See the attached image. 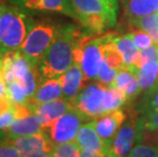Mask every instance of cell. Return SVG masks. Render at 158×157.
Instances as JSON below:
<instances>
[{
	"label": "cell",
	"instance_id": "20",
	"mask_svg": "<svg viewBox=\"0 0 158 157\" xmlns=\"http://www.w3.org/2000/svg\"><path fill=\"white\" fill-rule=\"evenodd\" d=\"M126 13L130 21L158 13V0H127Z\"/></svg>",
	"mask_w": 158,
	"mask_h": 157
},
{
	"label": "cell",
	"instance_id": "39",
	"mask_svg": "<svg viewBox=\"0 0 158 157\" xmlns=\"http://www.w3.org/2000/svg\"><path fill=\"white\" fill-rule=\"evenodd\" d=\"M157 83H158V72H157Z\"/></svg>",
	"mask_w": 158,
	"mask_h": 157
},
{
	"label": "cell",
	"instance_id": "36",
	"mask_svg": "<svg viewBox=\"0 0 158 157\" xmlns=\"http://www.w3.org/2000/svg\"><path fill=\"white\" fill-rule=\"evenodd\" d=\"M3 94H7V91H6V84L3 81H0V95Z\"/></svg>",
	"mask_w": 158,
	"mask_h": 157
},
{
	"label": "cell",
	"instance_id": "9",
	"mask_svg": "<svg viewBox=\"0 0 158 157\" xmlns=\"http://www.w3.org/2000/svg\"><path fill=\"white\" fill-rule=\"evenodd\" d=\"M22 157H52L54 144L46 133L10 140Z\"/></svg>",
	"mask_w": 158,
	"mask_h": 157
},
{
	"label": "cell",
	"instance_id": "35",
	"mask_svg": "<svg viewBox=\"0 0 158 157\" xmlns=\"http://www.w3.org/2000/svg\"><path fill=\"white\" fill-rule=\"evenodd\" d=\"M81 157H107V156L106 154H103V153H88V152L82 151Z\"/></svg>",
	"mask_w": 158,
	"mask_h": 157
},
{
	"label": "cell",
	"instance_id": "28",
	"mask_svg": "<svg viewBox=\"0 0 158 157\" xmlns=\"http://www.w3.org/2000/svg\"><path fill=\"white\" fill-rule=\"evenodd\" d=\"M150 61L158 62V45L155 43L150 47L140 50V57L137 62V68H142Z\"/></svg>",
	"mask_w": 158,
	"mask_h": 157
},
{
	"label": "cell",
	"instance_id": "13",
	"mask_svg": "<svg viewBox=\"0 0 158 157\" xmlns=\"http://www.w3.org/2000/svg\"><path fill=\"white\" fill-rule=\"evenodd\" d=\"M33 106H34V113L38 116L42 123L43 133H46L56 119H58L73 107L72 104L65 101L63 98L56 99L51 102L42 103V104H37L33 102Z\"/></svg>",
	"mask_w": 158,
	"mask_h": 157
},
{
	"label": "cell",
	"instance_id": "23",
	"mask_svg": "<svg viewBox=\"0 0 158 157\" xmlns=\"http://www.w3.org/2000/svg\"><path fill=\"white\" fill-rule=\"evenodd\" d=\"M127 102V97L120 90L113 86L106 87L105 99H104V107H105L106 113L120 109L126 105Z\"/></svg>",
	"mask_w": 158,
	"mask_h": 157
},
{
	"label": "cell",
	"instance_id": "30",
	"mask_svg": "<svg viewBox=\"0 0 158 157\" xmlns=\"http://www.w3.org/2000/svg\"><path fill=\"white\" fill-rule=\"evenodd\" d=\"M129 157H158V150L148 145L137 144Z\"/></svg>",
	"mask_w": 158,
	"mask_h": 157
},
{
	"label": "cell",
	"instance_id": "11",
	"mask_svg": "<svg viewBox=\"0 0 158 157\" xmlns=\"http://www.w3.org/2000/svg\"><path fill=\"white\" fill-rule=\"evenodd\" d=\"M126 121L127 114L122 108L105 113L93 119L96 132L106 145L107 149H109V147L111 146L117 132Z\"/></svg>",
	"mask_w": 158,
	"mask_h": 157
},
{
	"label": "cell",
	"instance_id": "14",
	"mask_svg": "<svg viewBox=\"0 0 158 157\" xmlns=\"http://www.w3.org/2000/svg\"><path fill=\"white\" fill-rule=\"evenodd\" d=\"M59 79L62 87V98L72 104L86 86L80 64L73 62Z\"/></svg>",
	"mask_w": 158,
	"mask_h": 157
},
{
	"label": "cell",
	"instance_id": "24",
	"mask_svg": "<svg viewBox=\"0 0 158 157\" xmlns=\"http://www.w3.org/2000/svg\"><path fill=\"white\" fill-rule=\"evenodd\" d=\"M135 110H137V112L140 114L150 110L158 111V83H156L152 90L144 93V95L136 103Z\"/></svg>",
	"mask_w": 158,
	"mask_h": 157
},
{
	"label": "cell",
	"instance_id": "37",
	"mask_svg": "<svg viewBox=\"0 0 158 157\" xmlns=\"http://www.w3.org/2000/svg\"><path fill=\"white\" fill-rule=\"evenodd\" d=\"M2 65H3V56L0 54V78H1V72H2Z\"/></svg>",
	"mask_w": 158,
	"mask_h": 157
},
{
	"label": "cell",
	"instance_id": "16",
	"mask_svg": "<svg viewBox=\"0 0 158 157\" xmlns=\"http://www.w3.org/2000/svg\"><path fill=\"white\" fill-rule=\"evenodd\" d=\"M76 142L78 143L82 151L88 153H103L107 154L106 145L104 144L102 139L97 134L95 126H94L93 119L88 122L84 123L81 126L78 135H77Z\"/></svg>",
	"mask_w": 158,
	"mask_h": 157
},
{
	"label": "cell",
	"instance_id": "32",
	"mask_svg": "<svg viewBox=\"0 0 158 157\" xmlns=\"http://www.w3.org/2000/svg\"><path fill=\"white\" fill-rule=\"evenodd\" d=\"M15 109L0 115V131L3 132L5 129H7L11 125V122L15 121Z\"/></svg>",
	"mask_w": 158,
	"mask_h": 157
},
{
	"label": "cell",
	"instance_id": "5",
	"mask_svg": "<svg viewBox=\"0 0 158 157\" xmlns=\"http://www.w3.org/2000/svg\"><path fill=\"white\" fill-rule=\"evenodd\" d=\"M78 15V22L85 30L94 34H102L116 24L117 13L102 0H70Z\"/></svg>",
	"mask_w": 158,
	"mask_h": 157
},
{
	"label": "cell",
	"instance_id": "8",
	"mask_svg": "<svg viewBox=\"0 0 158 157\" xmlns=\"http://www.w3.org/2000/svg\"><path fill=\"white\" fill-rule=\"evenodd\" d=\"M25 12H57L78 21L70 0H7Z\"/></svg>",
	"mask_w": 158,
	"mask_h": 157
},
{
	"label": "cell",
	"instance_id": "18",
	"mask_svg": "<svg viewBox=\"0 0 158 157\" xmlns=\"http://www.w3.org/2000/svg\"><path fill=\"white\" fill-rule=\"evenodd\" d=\"M112 42L117 51L122 55L124 66H137V62L140 57V50L137 48L134 42V36L132 33L123 36L114 35Z\"/></svg>",
	"mask_w": 158,
	"mask_h": 157
},
{
	"label": "cell",
	"instance_id": "29",
	"mask_svg": "<svg viewBox=\"0 0 158 157\" xmlns=\"http://www.w3.org/2000/svg\"><path fill=\"white\" fill-rule=\"evenodd\" d=\"M131 32H132V34L134 36V42H135L137 48L139 50L148 48L151 45L154 44L152 38L146 32L142 31V30L134 28Z\"/></svg>",
	"mask_w": 158,
	"mask_h": 157
},
{
	"label": "cell",
	"instance_id": "17",
	"mask_svg": "<svg viewBox=\"0 0 158 157\" xmlns=\"http://www.w3.org/2000/svg\"><path fill=\"white\" fill-rule=\"evenodd\" d=\"M43 126L39 118L35 113L25 116L23 118L15 119L11 125L3 131L4 136L7 140H15L23 137H28L35 134L42 133Z\"/></svg>",
	"mask_w": 158,
	"mask_h": 157
},
{
	"label": "cell",
	"instance_id": "25",
	"mask_svg": "<svg viewBox=\"0 0 158 157\" xmlns=\"http://www.w3.org/2000/svg\"><path fill=\"white\" fill-rule=\"evenodd\" d=\"M81 150L77 142L62 143L54 146L52 152V157H81Z\"/></svg>",
	"mask_w": 158,
	"mask_h": 157
},
{
	"label": "cell",
	"instance_id": "34",
	"mask_svg": "<svg viewBox=\"0 0 158 157\" xmlns=\"http://www.w3.org/2000/svg\"><path fill=\"white\" fill-rule=\"evenodd\" d=\"M102 1L105 3L111 10L117 13V10H118V1H117V0H102Z\"/></svg>",
	"mask_w": 158,
	"mask_h": 157
},
{
	"label": "cell",
	"instance_id": "22",
	"mask_svg": "<svg viewBox=\"0 0 158 157\" xmlns=\"http://www.w3.org/2000/svg\"><path fill=\"white\" fill-rule=\"evenodd\" d=\"M130 24L134 28L146 32L152 38L153 42L158 45V13L132 19L130 21Z\"/></svg>",
	"mask_w": 158,
	"mask_h": 157
},
{
	"label": "cell",
	"instance_id": "10",
	"mask_svg": "<svg viewBox=\"0 0 158 157\" xmlns=\"http://www.w3.org/2000/svg\"><path fill=\"white\" fill-rule=\"evenodd\" d=\"M135 116L127 119L117 132L111 146L109 147L107 157H129L133 147L137 143V125Z\"/></svg>",
	"mask_w": 158,
	"mask_h": 157
},
{
	"label": "cell",
	"instance_id": "26",
	"mask_svg": "<svg viewBox=\"0 0 158 157\" xmlns=\"http://www.w3.org/2000/svg\"><path fill=\"white\" fill-rule=\"evenodd\" d=\"M6 91H7V96L10 98L13 104H23L29 100L23 87L18 81L6 84Z\"/></svg>",
	"mask_w": 158,
	"mask_h": 157
},
{
	"label": "cell",
	"instance_id": "1",
	"mask_svg": "<svg viewBox=\"0 0 158 157\" xmlns=\"http://www.w3.org/2000/svg\"><path fill=\"white\" fill-rule=\"evenodd\" d=\"M81 30L73 25L59 26L54 41L40 62L43 80L60 78L73 63V49Z\"/></svg>",
	"mask_w": 158,
	"mask_h": 157
},
{
	"label": "cell",
	"instance_id": "2",
	"mask_svg": "<svg viewBox=\"0 0 158 157\" xmlns=\"http://www.w3.org/2000/svg\"><path fill=\"white\" fill-rule=\"evenodd\" d=\"M96 35L87 30L81 31L73 49V62L80 64L85 83L96 82L104 62V43L107 34Z\"/></svg>",
	"mask_w": 158,
	"mask_h": 157
},
{
	"label": "cell",
	"instance_id": "15",
	"mask_svg": "<svg viewBox=\"0 0 158 157\" xmlns=\"http://www.w3.org/2000/svg\"><path fill=\"white\" fill-rule=\"evenodd\" d=\"M138 69L136 65L124 66L117 72L116 78L114 80L113 87L120 90L127 97V102L134 101L141 93V88L138 79Z\"/></svg>",
	"mask_w": 158,
	"mask_h": 157
},
{
	"label": "cell",
	"instance_id": "31",
	"mask_svg": "<svg viewBox=\"0 0 158 157\" xmlns=\"http://www.w3.org/2000/svg\"><path fill=\"white\" fill-rule=\"evenodd\" d=\"M0 157H22V155L9 140H0Z\"/></svg>",
	"mask_w": 158,
	"mask_h": 157
},
{
	"label": "cell",
	"instance_id": "4",
	"mask_svg": "<svg viewBox=\"0 0 158 157\" xmlns=\"http://www.w3.org/2000/svg\"><path fill=\"white\" fill-rule=\"evenodd\" d=\"M59 26L48 19H31L29 31L19 51L34 65L39 66L42 58L54 41Z\"/></svg>",
	"mask_w": 158,
	"mask_h": 157
},
{
	"label": "cell",
	"instance_id": "3",
	"mask_svg": "<svg viewBox=\"0 0 158 157\" xmlns=\"http://www.w3.org/2000/svg\"><path fill=\"white\" fill-rule=\"evenodd\" d=\"M31 19L16 6L3 3L0 16V54L21 49L29 31Z\"/></svg>",
	"mask_w": 158,
	"mask_h": 157
},
{
	"label": "cell",
	"instance_id": "19",
	"mask_svg": "<svg viewBox=\"0 0 158 157\" xmlns=\"http://www.w3.org/2000/svg\"><path fill=\"white\" fill-rule=\"evenodd\" d=\"M62 98V87L59 78L43 80L31 99L37 104H42Z\"/></svg>",
	"mask_w": 158,
	"mask_h": 157
},
{
	"label": "cell",
	"instance_id": "38",
	"mask_svg": "<svg viewBox=\"0 0 158 157\" xmlns=\"http://www.w3.org/2000/svg\"><path fill=\"white\" fill-rule=\"evenodd\" d=\"M2 8H3V3L0 1V16H1V13H2Z\"/></svg>",
	"mask_w": 158,
	"mask_h": 157
},
{
	"label": "cell",
	"instance_id": "21",
	"mask_svg": "<svg viewBox=\"0 0 158 157\" xmlns=\"http://www.w3.org/2000/svg\"><path fill=\"white\" fill-rule=\"evenodd\" d=\"M158 62L150 61L138 69V79L141 91L146 93L152 90L157 83Z\"/></svg>",
	"mask_w": 158,
	"mask_h": 157
},
{
	"label": "cell",
	"instance_id": "40",
	"mask_svg": "<svg viewBox=\"0 0 158 157\" xmlns=\"http://www.w3.org/2000/svg\"><path fill=\"white\" fill-rule=\"evenodd\" d=\"M157 150H158V148H157Z\"/></svg>",
	"mask_w": 158,
	"mask_h": 157
},
{
	"label": "cell",
	"instance_id": "7",
	"mask_svg": "<svg viewBox=\"0 0 158 157\" xmlns=\"http://www.w3.org/2000/svg\"><path fill=\"white\" fill-rule=\"evenodd\" d=\"M106 86L98 82L90 83L85 86L75 101L72 103L73 108L78 109L90 121L105 114L104 99H105Z\"/></svg>",
	"mask_w": 158,
	"mask_h": 157
},
{
	"label": "cell",
	"instance_id": "33",
	"mask_svg": "<svg viewBox=\"0 0 158 157\" xmlns=\"http://www.w3.org/2000/svg\"><path fill=\"white\" fill-rule=\"evenodd\" d=\"M13 109V103L7 94L0 95V115Z\"/></svg>",
	"mask_w": 158,
	"mask_h": 157
},
{
	"label": "cell",
	"instance_id": "6",
	"mask_svg": "<svg viewBox=\"0 0 158 157\" xmlns=\"http://www.w3.org/2000/svg\"><path fill=\"white\" fill-rule=\"evenodd\" d=\"M88 121L90 119L82 112L72 107L53 122V125L47 130L46 134L54 145L73 142L77 138L80 128L84 125L83 122Z\"/></svg>",
	"mask_w": 158,
	"mask_h": 157
},
{
	"label": "cell",
	"instance_id": "27",
	"mask_svg": "<svg viewBox=\"0 0 158 157\" xmlns=\"http://www.w3.org/2000/svg\"><path fill=\"white\" fill-rule=\"evenodd\" d=\"M117 72H118L117 69L112 68L111 66H109L105 62V60H104L96 82H98V83H100V84H102L106 87L112 86L113 83H114V80H115V78H116Z\"/></svg>",
	"mask_w": 158,
	"mask_h": 157
},
{
	"label": "cell",
	"instance_id": "12",
	"mask_svg": "<svg viewBox=\"0 0 158 157\" xmlns=\"http://www.w3.org/2000/svg\"><path fill=\"white\" fill-rule=\"evenodd\" d=\"M137 144L158 148V111L150 110L141 113L136 119Z\"/></svg>",
	"mask_w": 158,
	"mask_h": 157
}]
</instances>
